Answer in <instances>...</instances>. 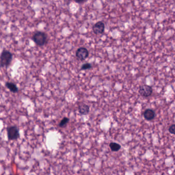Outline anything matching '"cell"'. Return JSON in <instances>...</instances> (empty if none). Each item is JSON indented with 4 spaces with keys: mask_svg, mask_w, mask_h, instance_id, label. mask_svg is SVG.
<instances>
[{
    "mask_svg": "<svg viewBox=\"0 0 175 175\" xmlns=\"http://www.w3.org/2000/svg\"><path fill=\"white\" fill-rule=\"evenodd\" d=\"M32 39L37 45L42 46L46 43L47 36L45 33L37 31L33 34Z\"/></svg>",
    "mask_w": 175,
    "mask_h": 175,
    "instance_id": "obj_1",
    "label": "cell"
},
{
    "mask_svg": "<svg viewBox=\"0 0 175 175\" xmlns=\"http://www.w3.org/2000/svg\"><path fill=\"white\" fill-rule=\"evenodd\" d=\"M12 55L7 50H3L1 55V66L2 68L8 67L12 61Z\"/></svg>",
    "mask_w": 175,
    "mask_h": 175,
    "instance_id": "obj_2",
    "label": "cell"
},
{
    "mask_svg": "<svg viewBox=\"0 0 175 175\" xmlns=\"http://www.w3.org/2000/svg\"><path fill=\"white\" fill-rule=\"evenodd\" d=\"M8 139L9 140H15L20 138L19 130L17 126H11L6 129Z\"/></svg>",
    "mask_w": 175,
    "mask_h": 175,
    "instance_id": "obj_3",
    "label": "cell"
},
{
    "mask_svg": "<svg viewBox=\"0 0 175 175\" xmlns=\"http://www.w3.org/2000/svg\"><path fill=\"white\" fill-rule=\"evenodd\" d=\"M139 93L141 96L144 97H148L153 93V88L151 86L143 85L141 86L139 90Z\"/></svg>",
    "mask_w": 175,
    "mask_h": 175,
    "instance_id": "obj_4",
    "label": "cell"
},
{
    "mask_svg": "<svg viewBox=\"0 0 175 175\" xmlns=\"http://www.w3.org/2000/svg\"><path fill=\"white\" fill-rule=\"evenodd\" d=\"M76 55L78 59L81 61H83L88 57L89 51L85 47H80L77 50Z\"/></svg>",
    "mask_w": 175,
    "mask_h": 175,
    "instance_id": "obj_5",
    "label": "cell"
},
{
    "mask_svg": "<svg viewBox=\"0 0 175 175\" xmlns=\"http://www.w3.org/2000/svg\"><path fill=\"white\" fill-rule=\"evenodd\" d=\"M105 29V25L102 21H99L94 25L93 27V30L96 35L102 34L103 33Z\"/></svg>",
    "mask_w": 175,
    "mask_h": 175,
    "instance_id": "obj_6",
    "label": "cell"
},
{
    "mask_svg": "<svg viewBox=\"0 0 175 175\" xmlns=\"http://www.w3.org/2000/svg\"><path fill=\"white\" fill-rule=\"evenodd\" d=\"M78 111L82 115H86L90 112V107L85 104L82 103L78 106Z\"/></svg>",
    "mask_w": 175,
    "mask_h": 175,
    "instance_id": "obj_7",
    "label": "cell"
},
{
    "mask_svg": "<svg viewBox=\"0 0 175 175\" xmlns=\"http://www.w3.org/2000/svg\"><path fill=\"white\" fill-rule=\"evenodd\" d=\"M144 117L146 120L150 121L154 119L155 113L154 111L151 109H147L144 111L143 114Z\"/></svg>",
    "mask_w": 175,
    "mask_h": 175,
    "instance_id": "obj_8",
    "label": "cell"
},
{
    "mask_svg": "<svg viewBox=\"0 0 175 175\" xmlns=\"http://www.w3.org/2000/svg\"><path fill=\"white\" fill-rule=\"evenodd\" d=\"M7 88H8L11 92L16 93L18 91V88L17 85L14 83L7 82L5 84Z\"/></svg>",
    "mask_w": 175,
    "mask_h": 175,
    "instance_id": "obj_9",
    "label": "cell"
},
{
    "mask_svg": "<svg viewBox=\"0 0 175 175\" xmlns=\"http://www.w3.org/2000/svg\"><path fill=\"white\" fill-rule=\"evenodd\" d=\"M109 147L112 151H118L121 148V146L120 144L117 143H115V142H112L109 144Z\"/></svg>",
    "mask_w": 175,
    "mask_h": 175,
    "instance_id": "obj_10",
    "label": "cell"
},
{
    "mask_svg": "<svg viewBox=\"0 0 175 175\" xmlns=\"http://www.w3.org/2000/svg\"><path fill=\"white\" fill-rule=\"evenodd\" d=\"M69 118H68L67 117H64V118H63V119L59 123V126L60 127H61V128L65 127L67 125V124H68V123L69 122Z\"/></svg>",
    "mask_w": 175,
    "mask_h": 175,
    "instance_id": "obj_11",
    "label": "cell"
},
{
    "mask_svg": "<svg viewBox=\"0 0 175 175\" xmlns=\"http://www.w3.org/2000/svg\"><path fill=\"white\" fill-rule=\"evenodd\" d=\"M91 68V65L90 63H85L81 66V70H86V69H90Z\"/></svg>",
    "mask_w": 175,
    "mask_h": 175,
    "instance_id": "obj_12",
    "label": "cell"
},
{
    "mask_svg": "<svg viewBox=\"0 0 175 175\" xmlns=\"http://www.w3.org/2000/svg\"><path fill=\"white\" fill-rule=\"evenodd\" d=\"M169 132L172 134L175 135V124L171 126L169 128Z\"/></svg>",
    "mask_w": 175,
    "mask_h": 175,
    "instance_id": "obj_13",
    "label": "cell"
},
{
    "mask_svg": "<svg viewBox=\"0 0 175 175\" xmlns=\"http://www.w3.org/2000/svg\"><path fill=\"white\" fill-rule=\"evenodd\" d=\"M84 2L85 1H76V2H77V3H83V2Z\"/></svg>",
    "mask_w": 175,
    "mask_h": 175,
    "instance_id": "obj_14",
    "label": "cell"
}]
</instances>
